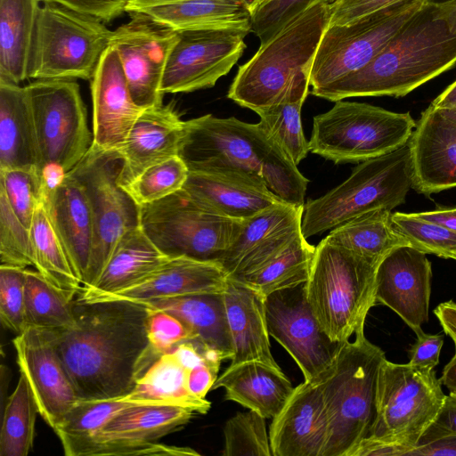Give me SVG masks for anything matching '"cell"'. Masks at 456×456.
Returning a JSON list of instances; mask_svg holds the SVG:
<instances>
[{
  "mask_svg": "<svg viewBox=\"0 0 456 456\" xmlns=\"http://www.w3.org/2000/svg\"><path fill=\"white\" fill-rule=\"evenodd\" d=\"M178 156L189 170L228 165L256 174L284 202L305 204L309 180L260 123L211 114L187 120Z\"/></svg>",
  "mask_w": 456,
  "mask_h": 456,
  "instance_id": "3",
  "label": "cell"
},
{
  "mask_svg": "<svg viewBox=\"0 0 456 456\" xmlns=\"http://www.w3.org/2000/svg\"><path fill=\"white\" fill-rule=\"evenodd\" d=\"M415 126L410 112L338 101L314 116L309 150L335 164L362 162L407 143Z\"/></svg>",
  "mask_w": 456,
  "mask_h": 456,
  "instance_id": "9",
  "label": "cell"
},
{
  "mask_svg": "<svg viewBox=\"0 0 456 456\" xmlns=\"http://www.w3.org/2000/svg\"><path fill=\"white\" fill-rule=\"evenodd\" d=\"M434 314L444 333L451 338L456 346V303L453 301L441 303L434 310Z\"/></svg>",
  "mask_w": 456,
  "mask_h": 456,
  "instance_id": "58",
  "label": "cell"
},
{
  "mask_svg": "<svg viewBox=\"0 0 456 456\" xmlns=\"http://www.w3.org/2000/svg\"><path fill=\"white\" fill-rule=\"evenodd\" d=\"M375 265L327 237L315 247L305 282L310 307L329 338L345 343L364 331L375 304Z\"/></svg>",
  "mask_w": 456,
  "mask_h": 456,
  "instance_id": "7",
  "label": "cell"
},
{
  "mask_svg": "<svg viewBox=\"0 0 456 456\" xmlns=\"http://www.w3.org/2000/svg\"><path fill=\"white\" fill-rule=\"evenodd\" d=\"M395 229L410 246L425 253L453 259L456 232L437 223L426 220L417 213H392Z\"/></svg>",
  "mask_w": 456,
  "mask_h": 456,
  "instance_id": "45",
  "label": "cell"
},
{
  "mask_svg": "<svg viewBox=\"0 0 456 456\" xmlns=\"http://www.w3.org/2000/svg\"><path fill=\"white\" fill-rule=\"evenodd\" d=\"M43 0H0V80L28 78L30 55Z\"/></svg>",
  "mask_w": 456,
  "mask_h": 456,
  "instance_id": "35",
  "label": "cell"
},
{
  "mask_svg": "<svg viewBox=\"0 0 456 456\" xmlns=\"http://www.w3.org/2000/svg\"><path fill=\"white\" fill-rule=\"evenodd\" d=\"M417 214L426 220L437 223L456 232V208H439Z\"/></svg>",
  "mask_w": 456,
  "mask_h": 456,
  "instance_id": "59",
  "label": "cell"
},
{
  "mask_svg": "<svg viewBox=\"0 0 456 456\" xmlns=\"http://www.w3.org/2000/svg\"><path fill=\"white\" fill-rule=\"evenodd\" d=\"M322 1L336 0H265L251 12V31L264 45L289 21Z\"/></svg>",
  "mask_w": 456,
  "mask_h": 456,
  "instance_id": "49",
  "label": "cell"
},
{
  "mask_svg": "<svg viewBox=\"0 0 456 456\" xmlns=\"http://www.w3.org/2000/svg\"><path fill=\"white\" fill-rule=\"evenodd\" d=\"M436 16L444 20L451 30L456 31V0L435 2Z\"/></svg>",
  "mask_w": 456,
  "mask_h": 456,
  "instance_id": "60",
  "label": "cell"
},
{
  "mask_svg": "<svg viewBox=\"0 0 456 456\" xmlns=\"http://www.w3.org/2000/svg\"><path fill=\"white\" fill-rule=\"evenodd\" d=\"M188 175L187 165L176 155L147 167L123 188L138 206H142L183 189Z\"/></svg>",
  "mask_w": 456,
  "mask_h": 456,
  "instance_id": "44",
  "label": "cell"
},
{
  "mask_svg": "<svg viewBox=\"0 0 456 456\" xmlns=\"http://www.w3.org/2000/svg\"><path fill=\"white\" fill-rule=\"evenodd\" d=\"M224 438V456H273L265 418L252 410L229 419Z\"/></svg>",
  "mask_w": 456,
  "mask_h": 456,
  "instance_id": "46",
  "label": "cell"
},
{
  "mask_svg": "<svg viewBox=\"0 0 456 456\" xmlns=\"http://www.w3.org/2000/svg\"><path fill=\"white\" fill-rule=\"evenodd\" d=\"M249 8L250 12H252L256 6H258L265 0H244Z\"/></svg>",
  "mask_w": 456,
  "mask_h": 456,
  "instance_id": "63",
  "label": "cell"
},
{
  "mask_svg": "<svg viewBox=\"0 0 456 456\" xmlns=\"http://www.w3.org/2000/svg\"><path fill=\"white\" fill-rule=\"evenodd\" d=\"M223 293L232 344L231 364L260 362L281 368L271 353L265 297L248 286L229 279Z\"/></svg>",
  "mask_w": 456,
  "mask_h": 456,
  "instance_id": "30",
  "label": "cell"
},
{
  "mask_svg": "<svg viewBox=\"0 0 456 456\" xmlns=\"http://www.w3.org/2000/svg\"><path fill=\"white\" fill-rule=\"evenodd\" d=\"M428 0H403L342 25H329L310 73L312 90L366 66L406 26Z\"/></svg>",
  "mask_w": 456,
  "mask_h": 456,
  "instance_id": "12",
  "label": "cell"
},
{
  "mask_svg": "<svg viewBox=\"0 0 456 456\" xmlns=\"http://www.w3.org/2000/svg\"><path fill=\"white\" fill-rule=\"evenodd\" d=\"M326 237L378 265L395 248L409 245L393 224L392 210L386 208L357 216L331 229Z\"/></svg>",
  "mask_w": 456,
  "mask_h": 456,
  "instance_id": "37",
  "label": "cell"
},
{
  "mask_svg": "<svg viewBox=\"0 0 456 456\" xmlns=\"http://www.w3.org/2000/svg\"><path fill=\"white\" fill-rule=\"evenodd\" d=\"M147 308L166 311L179 318L191 330L193 339L232 357L224 293H199L138 303Z\"/></svg>",
  "mask_w": 456,
  "mask_h": 456,
  "instance_id": "34",
  "label": "cell"
},
{
  "mask_svg": "<svg viewBox=\"0 0 456 456\" xmlns=\"http://www.w3.org/2000/svg\"><path fill=\"white\" fill-rule=\"evenodd\" d=\"M249 30L201 28L178 32L165 69L161 91L191 93L213 87L242 55Z\"/></svg>",
  "mask_w": 456,
  "mask_h": 456,
  "instance_id": "16",
  "label": "cell"
},
{
  "mask_svg": "<svg viewBox=\"0 0 456 456\" xmlns=\"http://www.w3.org/2000/svg\"><path fill=\"white\" fill-rule=\"evenodd\" d=\"M406 455L456 456V434L444 436L428 443L419 444Z\"/></svg>",
  "mask_w": 456,
  "mask_h": 456,
  "instance_id": "57",
  "label": "cell"
},
{
  "mask_svg": "<svg viewBox=\"0 0 456 456\" xmlns=\"http://www.w3.org/2000/svg\"><path fill=\"white\" fill-rule=\"evenodd\" d=\"M309 86L310 75H303L276 102L255 111L262 126L297 166L310 151L301 122V110Z\"/></svg>",
  "mask_w": 456,
  "mask_h": 456,
  "instance_id": "38",
  "label": "cell"
},
{
  "mask_svg": "<svg viewBox=\"0 0 456 456\" xmlns=\"http://www.w3.org/2000/svg\"><path fill=\"white\" fill-rule=\"evenodd\" d=\"M450 393L456 394V346L452 359L444 366L441 378L439 379Z\"/></svg>",
  "mask_w": 456,
  "mask_h": 456,
  "instance_id": "61",
  "label": "cell"
},
{
  "mask_svg": "<svg viewBox=\"0 0 456 456\" xmlns=\"http://www.w3.org/2000/svg\"><path fill=\"white\" fill-rule=\"evenodd\" d=\"M243 219L197 203L183 189L139 206V225L164 254L218 263L239 235Z\"/></svg>",
  "mask_w": 456,
  "mask_h": 456,
  "instance_id": "11",
  "label": "cell"
},
{
  "mask_svg": "<svg viewBox=\"0 0 456 456\" xmlns=\"http://www.w3.org/2000/svg\"><path fill=\"white\" fill-rule=\"evenodd\" d=\"M303 207L284 201L244 219L242 228L218 264L229 280L259 269L302 233Z\"/></svg>",
  "mask_w": 456,
  "mask_h": 456,
  "instance_id": "20",
  "label": "cell"
},
{
  "mask_svg": "<svg viewBox=\"0 0 456 456\" xmlns=\"http://www.w3.org/2000/svg\"><path fill=\"white\" fill-rule=\"evenodd\" d=\"M34 168L41 157L26 87L0 80V169Z\"/></svg>",
  "mask_w": 456,
  "mask_h": 456,
  "instance_id": "33",
  "label": "cell"
},
{
  "mask_svg": "<svg viewBox=\"0 0 456 456\" xmlns=\"http://www.w3.org/2000/svg\"><path fill=\"white\" fill-rule=\"evenodd\" d=\"M227 282V274L218 263L175 256L134 284L91 302L143 303L191 294L222 293Z\"/></svg>",
  "mask_w": 456,
  "mask_h": 456,
  "instance_id": "26",
  "label": "cell"
},
{
  "mask_svg": "<svg viewBox=\"0 0 456 456\" xmlns=\"http://www.w3.org/2000/svg\"><path fill=\"white\" fill-rule=\"evenodd\" d=\"M194 414L176 405L134 404L110 418L75 456L145 455L150 444L179 430Z\"/></svg>",
  "mask_w": 456,
  "mask_h": 456,
  "instance_id": "19",
  "label": "cell"
},
{
  "mask_svg": "<svg viewBox=\"0 0 456 456\" xmlns=\"http://www.w3.org/2000/svg\"><path fill=\"white\" fill-rule=\"evenodd\" d=\"M2 413L0 456H27L33 447L38 409L22 374Z\"/></svg>",
  "mask_w": 456,
  "mask_h": 456,
  "instance_id": "42",
  "label": "cell"
},
{
  "mask_svg": "<svg viewBox=\"0 0 456 456\" xmlns=\"http://www.w3.org/2000/svg\"><path fill=\"white\" fill-rule=\"evenodd\" d=\"M412 188L430 195L456 187V107L426 109L409 140Z\"/></svg>",
  "mask_w": 456,
  "mask_h": 456,
  "instance_id": "23",
  "label": "cell"
},
{
  "mask_svg": "<svg viewBox=\"0 0 456 456\" xmlns=\"http://www.w3.org/2000/svg\"><path fill=\"white\" fill-rule=\"evenodd\" d=\"M130 16L113 31L110 45L118 54L134 102L142 109L160 106L163 76L178 32L143 13Z\"/></svg>",
  "mask_w": 456,
  "mask_h": 456,
  "instance_id": "17",
  "label": "cell"
},
{
  "mask_svg": "<svg viewBox=\"0 0 456 456\" xmlns=\"http://www.w3.org/2000/svg\"><path fill=\"white\" fill-rule=\"evenodd\" d=\"M147 308L130 301H74V323L56 348L78 399L128 395L161 354L147 335Z\"/></svg>",
  "mask_w": 456,
  "mask_h": 456,
  "instance_id": "1",
  "label": "cell"
},
{
  "mask_svg": "<svg viewBox=\"0 0 456 456\" xmlns=\"http://www.w3.org/2000/svg\"><path fill=\"white\" fill-rule=\"evenodd\" d=\"M220 387L225 390V400L236 402L265 419H273L281 411L294 389L281 368L260 362L230 364L211 390Z\"/></svg>",
  "mask_w": 456,
  "mask_h": 456,
  "instance_id": "31",
  "label": "cell"
},
{
  "mask_svg": "<svg viewBox=\"0 0 456 456\" xmlns=\"http://www.w3.org/2000/svg\"><path fill=\"white\" fill-rule=\"evenodd\" d=\"M0 191L12 209L28 228L43 202L41 176L34 168L0 169Z\"/></svg>",
  "mask_w": 456,
  "mask_h": 456,
  "instance_id": "47",
  "label": "cell"
},
{
  "mask_svg": "<svg viewBox=\"0 0 456 456\" xmlns=\"http://www.w3.org/2000/svg\"><path fill=\"white\" fill-rule=\"evenodd\" d=\"M38 413L54 429L78 399L56 348L55 330L27 327L12 340Z\"/></svg>",
  "mask_w": 456,
  "mask_h": 456,
  "instance_id": "18",
  "label": "cell"
},
{
  "mask_svg": "<svg viewBox=\"0 0 456 456\" xmlns=\"http://www.w3.org/2000/svg\"><path fill=\"white\" fill-rule=\"evenodd\" d=\"M74 301L39 272L25 269L26 326L61 330L75 322Z\"/></svg>",
  "mask_w": 456,
  "mask_h": 456,
  "instance_id": "41",
  "label": "cell"
},
{
  "mask_svg": "<svg viewBox=\"0 0 456 456\" xmlns=\"http://www.w3.org/2000/svg\"><path fill=\"white\" fill-rule=\"evenodd\" d=\"M135 404L176 405L206 414L211 403L193 395L187 387V370L172 352L163 354L122 397Z\"/></svg>",
  "mask_w": 456,
  "mask_h": 456,
  "instance_id": "36",
  "label": "cell"
},
{
  "mask_svg": "<svg viewBox=\"0 0 456 456\" xmlns=\"http://www.w3.org/2000/svg\"><path fill=\"white\" fill-rule=\"evenodd\" d=\"M315 247L299 235L286 249L255 272L232 280L256 290L264 297L307 281Z\"/></svg>",
  "mask_w": 456,
  "mask_h": 456,
  "instance_id": "40",
  "label": "cell"
},
{
  "mask_svg": "<svg viewBox=\"0 0 456 456\" xmlns=\"http://www.w3.org/2000/svg\"><path fill=\"white\" fill-rule=\"evenodd\" d=\"M170 258L154 245L138 225L118 239L97 281L90 288L82 289L77 300L91 302L124 289Z\"/></svg>",
  "mask_w": 456,
  "mask_h": 456,
  "instance_id": "32",
  "label": "cell"
},
{
  "mask_svg": "<svg viewBox=\"0 0 456 456\" xmlns=\"http://www.w3.org/2000/svg\"><path fill=\"white\" fill-rule=\"evenodd\" d=\"M43 204L81 284L93 245V218L81 183L70 172L53 191L43 194Z\"/></svg>",
  "mask_w": 456,
  "mask_h": 456,
  "instance_id": "28",
  "label": "cell"
},
{
  "mask_svg": "<svg viewBox=\"0 0 456 456\" xmlns=\"http://www.w3.org/2000/svg\"><path fill=\"white\" fill-rule=\"evenodd\" d=\"M112 33L94 17L44 2L37 20L28 77L91 80Z\"/></svg>",
  "mask_w": 456,
  "mask_h": 456,
  "instance_id": "10",
  "label": "cell"
},
{
  "mask_svg": "<svg viewBox=\"0 0 456 456\" xmlns=\"http://www.w3.org/2000/svg\"><path fill=\"white\" fill-rule=\"evenodd\" d=\"M220 366L203 363L187 370V387L195 396L206 399L217 379Z\"/></svg>",
  "mask_w": 456,
  "mask_h": 456,
  "instance_id": "56",
  "label": "cell"
},
{
  "mask_svg": "<svg viewBox=\"0 0 456 456\" xmlns=\"http://www.w3.org/2000/svg\"><path fill=\"white\" fill-rule=\"evenodd\" d=\"M305 282L266 296L265 319L269 335L294 359L305 380L319 383L343 343L332 341L322 329L308 303Z\"/></svg>",
  "mask_w": 456,
  "mask_h": 456,
  "instance_id": "15",
  "label": "cell"
},
{
  "mask_svg": "<svg viewBox=\"0 0 456 456\" xmlns=\"http://www.w3.org/2000/svg\"><path fill=\"white\" fill-rule=\"evenodd\" d=\"M333 2H318L289 21L239 70L227 97L256 111L276 102L303 75H310Z\"/></svg>",
  "mask_w": 456,
  "mask_h": 456,
  "instance_id": "5",
  "label": "cell"
},
{
  "mask_svg": "<svg viewBox=\"0 0 456 456\" xmlns=\"http://www.w3.org/2000/svg\"><path fill=\"white\" fill-rule=\"evenodd\" d=\"M328 420L320 383L307 380L294 387L273 418L269 440L273 456H323Z\"/></svg>",
  "mask_w": 456,
  "mask_h": 456,
  "instance_id": "25",
  "label": "cell"
},
{
  "mask_svg": "<svg viewBox=\"0 0 456 456\" xmlns=\"http://www.w3.org/2000/svg\"><path fill=\"white\" fill-rule=\"evenodd\" d=\"M34 267L52 285L75 299L82 289L65 248L43 202L37 207L29 227Z\"/></svg>",
  "mask_w": 456,
  "mask_h": 456,
  "instance_id": "39",
  "label": "cell"
},
{
  "mask_svg": "<svg viewBox=\"0 0 456 456\" xmlns=\"http://www.w3.org/2000/svg\"><path fill=\"white\" fill-rule=\"evenodd\" d=\"M435 107H456V80L447 86L431 103Z\"/></svg>",
  "mask_w": 456,
  "mask_h": 456,
  "instance_id": "62",
  "label": "cell"
},
{
  "mask_svg": "<svg viewBox=\"0 0 456 456\" xmlns=\"http://www.w3.org/2000/svg\"><path fill=\"white\" fill-rule=\"evenodd\" d=\"M426 255L410 245L401 246L376 271L375 304L393 310L417 336L429 315L432 267Z\"/></svg>",
  "mask_w": 456,
  "mask_h": 456,
  "instance_id": "21",
  "label": "cell"
},
{
  "mask_svg": "<svg viewBox=\"0 0 456 456\" xmlns=\"http://www.w3.org/2000/svg\"><path fill=\"white\" fill-rule=\"evenodd\" d=\"M131 0H43L53 3L79 13L94 17L102 22H109L124 12Z\"/></svg>",
  "mask_w": 456,
  "mask_h": 456,
  "instance_id": "52",
  "label": "cell"
},
{
  "mask_svg": "<svg viewBox=\"0 0 456 456\" xmlns=\"http://www.w3.org/2000/svg\"><path fill=\"white\" fill-rule=\"evenodd\" d=\"M25 87L38 140L40 172L46 165L69 172L93 143L79 85L72 79H37Z\"/></svg>",
  "mask_w": 456,
  "mask_h": 456,
  "instance_id": "14",
  "label": "cell"
},
{
  "mask_svg": "<svg viewBox=\"0 0 456 456\" xmlns=\"http://www.w3.org/2000/svg\"><path fill=\"white\" fill-rule=\"evenodd\" d=\"M384 351L364 331L343 343L320 386L328 420L323 456H348L370 434L376 415V387Z\"/></svg>",
  "mask_w": 456,
  "mask_h": 456,
  "instance_id": "6",
  "label": "cell"
},
{
  "mask_svg": "<svg viewBox=\"0 0 456 456\" xmlns=\"http://www.w3.org/2000/svg\"><path fill=\"white\" fill-rule=\"evenodd\" d=\"M403 0H336L330 25H342Z\"/></svg>",
  "mask_w": 456,
  "mask_h": 456,
  "instance_id": "53",
  "label": "cell"
},
{
  "mask_svg": "<svg viewBox=\"0 0 456 456\" xmlns=\"http://www.w3.org/2000/svg\"><path fill=\"white\" fill-rule=\"evenodd\" d=\"M453 259L456 260V251H455Z\"/></svg>",
  "mask_w": 456,
  "mask_h": 456,
  "instance_id": "64",
  "label": "cell"
},
{
  "mask_svg": "<svg viewBox=\"0 0 456 456\" xmlns=\"http://www.w3.org/2000/svg\"><path fill=\"white\" fill-rule=\"evenodd\" d=\"M122 397L77 399L53 429L66 456H75L78 447L120 411L132 406Z\"/></svg>",
  "mask_w": 456,
  "mask_h": 456,
  "instance_id": "43",
  "label": "cell"
},
{
  "mask_svg": "<svg viewBox=\"0 0 456 456\" xmlns=\"http://www.w3.org/2000/svg\"><path fill=\"white\" fill-rule=\"evenodd\" d=\"M126 12L143 13L177 32L201 28L251 31V12L244 0H131Z\"/></svg>",
  "mask_w": 456,
  "mask_h": 456,
  "instance_id": "29",
  "label": "cell"
},
{
  "mask_svg": "<svg viewBox=\"0 0 456 456\" xmlns=\"http://www.w3.org/2000/svg\"><path fill=\"white\" fill-rule=\"evenodd\" d=\"M443 345V335L421 332L411 347L409 363L419 368L435 369L439 363Z\"/></svg>",
  "mask_w": 456,
  "mask_h": 456,
  "instance_id": "54",
  "label": "cell"
},
{
  "mask_svg": "<svg viewBox=\"0 0 456 456\" xmlns=\"http://www.w3.org/2000/svg\"><path fill=\"white\" fill-rule=\"evenodd\" d=\"M0 260L1 265L21 268L34 265L29 228L12 209L0 191Z\"/></svg>",
  "mask_w": 456,
  "mask_h": 456,
  "instance_id": "48",
  "label": "cell"
},
{
  "mask_svg": "<svg viewBox=\"0 0 456 456\" xmlns=\"http://www.w3.org/2000/svg\"><path fill=\"white\" fill-rule=\"evenodd\" d=\"M456 66V31L428 0L402 31L366 66L312 90L331 102L350 97H402Z\"/></svg>",
  "mask_w": 456,
  "mask_h": 456,
  "instance_id": "2",
  "label": "cell"
},
{
  "mask_svg": "<svg viewBox=\"0 0 456 456\" xmlns=\"http://www.w3.org/2000/svg\"><path fill=\"white\" fill-rule=\"evenodd\" d=\"M147 312L148 338L159 354L169 353L181 342L193 339L189 328L176 316L159 309L147 308Z\"/></svg>",
  "mask_w": 456,
  "mask_h": 456,
  "instance_id": "51",
  "label": "cell"
},
{
  "mask_svg": "<svg viewBox=\"0 0 456 456\" xmlns=\"http://www.w3.org/2000/svg\"><path fill=\"white\" fill-rule=\"evenodd\" d=\"M121 164L116 151L92 145L69 171L85 189L93 218L92 251L82 289L97 281L118 239L139 225V206L118 181Z\"/></svg>",
  "mask_w": 456,
  "mask_h": 456,
  "instance_id": "13",
  "label": "cell"
},
{
  "mask_svg": "<svg viewBox=\"0 0 456 456\" xmlns=\"http://www.w3.org/2000/svg\"><path fill=\"white\" fill-rule=\"evenodd\" d=\"M93 143L104 151L119 150L143 110L134 101L117 51L110 45L91 79Z\"/></svg>",
  "mask_w": 456,
  "mask_h": 456,
  "instance_id": "24",
  "label": "cell"
},
{
  "mask_svg": "<svg viewBox=\"0 0 456 456\" xmlns=\"http://www.w3.org/2000/svg\"><path fill=\"white\" fill-rule=\"evenodd\" d=\"M184 122L171 104L142 110L122 147L118 183L124 187L147 167L179 154Z\"/></svg>",
  "mask_w": 456,
  "mask_h": 456,
  "instance_id": "27",
  "label": "cell"
},
{
  "mask_svg": "<svg viewBox=\"0 0 456 456\" xmlns=\"http://www.w3.org/2000/svg\"><path fill=\"white\" fill-rule=\"evenodd\" d=\"M452 434H456V394L450 393L445 396L436 419L422 435L418 444Z\"/></svg>",
  "mask_w": 456,
  "mask_h": 456,
  "instance_id": "55",
  "label": "cell"
},
{
  "mask_svg": "<svg viewBox=\"0 0 456 456\" xmlns=\"http://www.w3.org/2000/svg\"><path fill=\"white\" fill-rule=\"evenodd\" d=\"M25 269L0 265V318L3 326L16 334L26 328Z\"/></svg>",
  "mask_w": 456,
  "mask_h": 456,
  "instance_id": "50",
  "label": "cell"
},
{
  "mask_svg": "<svg viewBox=\"0 0 456 456\" xmlns=\"http://www.w3.org/2000/svg\"><path fill=\"white\" fill-rule=\"evenodd\" d=\"M446 395L434 369L382 362L376 415L367 437L348 456H403L436 419Z\"/></svg>",
  "mask_w": 456,
  "mask_h": 456,
  "instance_id": "4",
  "label": "cell"
},
{
  "mask_svg": "<svg viewBox=\"0 0 456 456\" xmlns=\"http://www.w3.org/2000/svg\"><path fill=\"white\" fill-rule=\"evenodd\" d=\"M183 189L202 207L235 219L249 218L283 201L260 175L228 165L189 170Z\"/></svg>",
  "mask_w": 456,
  "mask_h": 456,
  "instance_id": "22",
  "label": "cell"
},
{
  "mask_svg": "<svg viewBox=\"0 0 456 456\" xmlns=\"http://www.w3.org/2000/svg\"><path fill=\"white\" fill-rule=\"evenodd\" d=\"M412 183L408 142L394 151L361 162L342 183L305 203L302 233L307 239L366 212L392 210L405 202Z\"/></svg>",
  "mask_w": 456,
  "mask_h": 456,
  "instance_id": "8",
  "label": "cell"
}]
</instances>
